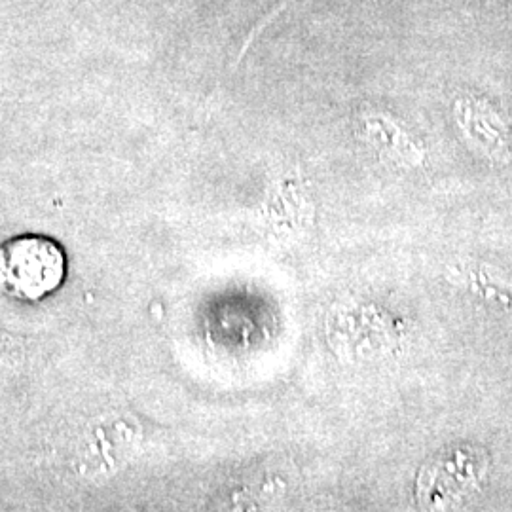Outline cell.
<instances>
[{
    "instance_id": "1",
    "label": "cell",
    "mask_w": 512,
    "mask_h": 512,
    "mask_svg": "<svg viewBox=\"0 0 512 512\" xmlns=\"http://www.w3.org/2000/svg\"><path fill=\"white\" fill-rule=\"evenodd\" d=\"M67 255L59 241L19 234L0 243V294L37 304L57 293L67 279Z\"/></svg>"
}]
</instances>
